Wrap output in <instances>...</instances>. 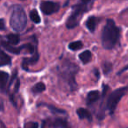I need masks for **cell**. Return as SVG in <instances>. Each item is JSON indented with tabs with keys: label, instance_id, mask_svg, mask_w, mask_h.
<instances>
[{
	"label": "cell",
	"instance_id": "cell-1",
	"mask_svg": "<svg viewBox=\"0 0 128 128\" xmlns=\"http://www.w3.org/2000/svg\"><path fill=\"white\" fill-rule=\"evenodd\" d=\"M120 28L116 26L113 20H107L102 32V45L106 50H110L118 43L120 39Z\"/></svg>",
	"mask_w": 128,
	"mask_h": 128
},
{
	"label": "cell",
	"instance_id": "cell-2",
	"mask_svg": "<svg viewBox=\"0 0 128 128\" xmlns=\"http://www.w3.org/2000/svg\"><path fill=\"white\" fill-rule=\"evenodd\" d=\"M93 6V1H81L72 6V12L68 18L66 22V26L68 29H74L80 23L81 18L84 14L91 9Z\"/></svg>",
	"mask_w": 128,
	"mask_h": 128
},
{
	"label": "cell",
	"instance_id": "cell-3",
	"mask_svg": "<svg viewBox=\"0 0 128 128\" xmlns=\"http://www.w3.org/2000/svg\"><path fill=\"white\" fill-rule=\"evenodd\" d=\"M10 26L17 32H20L26 29L27 26V16L22 6H15L12 7L10 17Z\"/></svg>",
	"mask_w": 128,
	"mask_h": 128
},
{
	"label": "cell",
	"instance_id": "cell-4",
	"mask_svg": "<svg viewBox=\"0 0 128 128\" xmlns=\"http://www.w3.org/2000/svg\"><path fill=\"white\" fill-rule=\"evenodd\" d=\"M78 70L79 68L74 62H71L68 60H64L60 65V67H59V73L64 80L68 82V84L71 87V90L76 88L75 76L78 72Z\"/></svg>",
	"mask_w": 128,
	"mask_h": 128
},
{
	"label": "cell",
	"instance_id": "cell-5",
	"mask_svg": "<svg viewBox=\"0 0 128 128\" xmlns=\"http://www.w3.org/2000/svg\"><path fill=\"white\" fill-rule=\"evenodd\" d=\"M127 91L126 87H121L115 90L112 94L109 96L108 100L106 102V109L110 112V114H113L116 108L118 106V104L121 100V98L126 95Z\"/></svg>",
	"mask_w": 128,
	"mask_h": 128
},
{
	"label": "cell",
	"instance_id": "cell-6",
	"mask_svg": "<svg viewBox=\"0 0 128 128\" xmlns=\"http://www.w3.org/2000/svg\"><path fill=\"white\" fill-rule=\"evenodd\" d=\"M40 10L45 15H52L60 10V4L53 1H42L40 4Z\"/></svg>",
	"mask_w": 128,
	"mask_h": 128
},
{
	"label": "cell",
	"instance_id": "cell-7",
	"mask_svg": "<svg viewBox=\"0 0 128 128\" xmlns=\"http://www.w3.org/2000/svg\"><path fill=\"white\" fill-rule=\"evenodd\" d=\"M98 22H99V18L96 16H90V18H87L85 22V26L87 29L90 32H94L96 30V27L98 26Z\"/></svg>",
	"mask_w": 128,
	"mask_h": 128
},
{
	"label": "cell",
	"instance_id": "cell-8",
	"mask_svg": "<svg viewBox=\"0 0 128 128\" xmlns=\"http://www.w3.org/2000/svg\"><path fill=\"white\" fill-rule=\"evenodd\" d=\"M38 60H39V54H38V53H37L36 54H34V56L31 57V58L24 59V60H22L21 67L26 70V71H28V66H31V65L35 64L36 62H38Z\"/></svg>",
	"mask_w": 128,
	"mask_h": 128
},
{
	"label": "cell",
	"instance_id": "cell-9",
	"mask_svg": "<svg viewBox=\"0 0 128 128\" xmlns=\"http://www.w3.org/2000/svg\"><path fill=\"white\" fill-rule=\"evenodd\" d=\"M100 98V93L98 90H91L88 93L87 98H86V102H87L88 105H90L92 104L96 103L98 101Z\"/></svg>",
	"mask_w": 128,
	"mask_h": 128
},
{
	"label": "cell",
	"instance_id": "cell-10",
	"mask_svg": "<svg viewBox=\"0 0 128 128\" xmlns=\"http://www.w3.org/2000/svg\"><path fill=\"white\" fill-rule=\"evenodd\" d=\"M1 45H2L8 52L13 54H20L21 50L24 49L23 46H20V48H15L14 46H12L11 44H9L8 42H6V41H4V40H1Z\"/></svg>",
	"mask_w": 128,
	"mask_h": 128
},
{
	"label": "cell",
	"instance_id": "cell-11",
	"mask_svg": "<svg viewBox=\"0 0 128 128\" xmlns=\"http://www.w3.org/2000/svg\"><path fill=\"white\" fill-rule=\"evenodd\" d=\"M9 75L4 71H0V92L4 93L6 90V84L9 80Z\"/></svg>",
	"mask_w": 128,
	"mask_h": 128
},
{
	"label": "cell",
	"instance_id": "cell-12",
	"mask_svg": "<svg viewBox=\"0 0 128 128\" xmlns=\"http://www.w3.org/2000/svg\"><path fill=\"white\" fill-rule=\"evenodd\" d=\"M76 114L80 119H88L90 122L92 121V115L91 113L84 108H79L76 110Z\"/></svg>",
	"mask_w": 128,
	"mask_h": 128
},
{
	"label": "cell",
	"instance_id": "cell-13",
	"mask_svg": "<svg viewBox=\"0 0 128 128\" xmlns=\"http://www.w3.org/2000/svg\"><path fill=\"white\" fill-rule=\"evenodd\" d=\"M12 59L8 54H6L1 48H0V67L6 66V65H11Z\"/></svg>",
	"mask_w": 128,
	"mask_h": 128
},
{
	"label": "cell",
	"instance_id": "cell-14",
	"mask_svg": "<svg viewBox=\"0 0 128 128\" xmlns=\"http://www.w3.org/2000/svg\"><path fill=\"white\" fill-rule=\"evenodd\" d=\"M91 58H92V54L90 50H85L79 54V59L84 64H87L88 62H90Z\"/></svg>",
	"mask_w": 128,
	"mask_h": 128
},
{
	"label": "cell",
	"instance_id": "cell-15",
	"mask_svg": "<svg viewBox=\"0 0 128 128\" xmlns=\"http://www.w3.org/2000/svg\"><path fill=\"white\" fill-rule=\"evenodd\" d=\"M6 39L8 40V43L11 44L12 46L18 45L20 42V36L17 34H10L6 36Z\"/></svg>",
	"mask_w": 128,
	"mask_h": 128
},
{
	"label": "cell",
	"instance_id": "cell-16",
	"mask_svg": "<svg viewBox=\"0 0 128 128\" xmlns=\"http://www.w3.org/2000/svg\"><path fill=\"white\" fill-rule=\"evenodd\" d=\"M45 90H46V84L42 82H39L32 86L31 90L34 94H40V93H42L43 91H45Z\"/></svg>",
	"mask_w": 128,
	"mask_h": 128
},
{
	"label": "cell",
	"instance_id": "cell-17",
	"mask_svg": "<svg viewBox=\"0 0 128 128\" xmlns=\"http://www.w3.org/2000/svg\"><path fill=\"white\" fill-rule=\"evenodd\" d=\"M39 105H42V106H45L46 108H48L51 112L53 113H56V114H66V110H62V109H60V108H57V107L54 106L52 104H46V103H42V104H40Z\"/></svg>",
	"mask_w": 128,
	"mask_h": 128
},
{
	"label": "cell",
	"instance_id": "cell-18",
	"mask_svg": "<svg viewBox=\"0 0 128 128\" xmlns=\"http://www.w3.org/2000/svg\"><path fill=\"white\" fill-rule=\"evenodd\" d=\"M29 17H30L31 20L35 24H40L41 21V18L39 15V12H37L36 9H32V11L29 12Z\"/></svg>",
	"mask_w": 128,
	"mask_h": 128
},
{
	"label": "cell",
	"instance_id": "cell-19",
	"mask_svg": "<svg viewBox=\"0 0 128 128\" xmlns=\"http://www.w3.org/2000/svg\"><path fill=\"white\" fill-rule=\"evenodd\" d=\"M54 126L58 128H70L68 122L65 119H62V118L55 119L54 122Z\"/></svg>",
	"mask_w": 128,
	"mask_h": 128
},
{
	"label": "cell",
	"instance_id": "cell-20",
	"mask_svg": "<svg viewBox=\"0 0 128 128\" xmlns=\"http://www.w3.org/2000/svg\"><path fill=\"white\" fill-rule=\"evenodd\" d=\"M82 46H84V44H82V41L76 40V41H73V42L68 44V49L72 50V51H76V50L81 49Z\"/></svg>",
	"mask_w": 128,
	"mask_h": 128
},
{
	"label": "cell",
	"instance_id": "cell-21",
	"mask_svg": "<svg viewBox=\"0 0 128 128\" xmlns=\"http://www.w3.org/2000/svg\"><path fill=\"white\" fill-rule=\"evenodd\" d=\"M103 68H104V74L107 75L109 74L112 70V64L110 62H105L103 65Z\"/></svg>",
	"mask_w": 128,
	"mask_h": 128
},
{
	"label": "cell",
	"instance_id": "cell-22",
	"mask_svg": "<svg viewBox=\"0 0 128 128\" xmlns=\"http://www.w3.org/2000/svg\"><path fill=\"white\" fill-rule=\"evenodd\" d=\"M24 128H39V126L36 122H27L25 124Z\"/></svg>",
	"mask_w": 128,
	"mask_h": 128
},
{
	"label": "cell",
	"instance_id": "cell-23",
	"mask_svg": "<svg viewBox=\"0 0 128 128\" xmlns=\"http://www.w3.org/2000/svg\"><path fill=\"white\" fill-rule=\"evenodd\" d=\"M6 30V23L3 18H0V31Z\"/></svg>",
	"mask_w": 128,
	"mask_h": 128
},
{
	"label": "cell",
	"instance_id": "cell-24",
	"mask_svg": "<svg viewBox=\"0 0 128 128\" xmlns=\"http://www.w3.org/2000/svg\"><path fill=\"white\" fill-rule=\"evenodd\" d=\"M20 79H17V82H16V88H15V89H14V91H15V92H18V88H20Z\"/></svg>",
	"mask_w": 128,
	"mask_h": 128
},
{
	"label": "cell",
	"instance_id": "cell-25",
	"mask_svg": "<svg viewBox=\"0 0 128 128\" xmlns=\"http://www.w3.org/2000/svg\"><path fill=\"white\" fill-rule=\"evenodd\" d=\"M128 70V65H127V66H126V68H123V70H121V71H120V72H119V73H118V75H120V74H122V73H123V72L126 71V70Z\"/></svg>",
	"mask_w": 128,
	"mask_h": 128
},
{
	"label": "cell",
	"instance_id": "cell-26",
	"mask_svg": "<svg viewBox=\"0 0 128 128\" xmlns=\"http://www.w3.org/2000/svg\"><path fill=\"white\" fill-rule=\"evenodd\" d=\"M3 110H4V106H3V104L0 103V112H2Z\"/></svg>",
	"mask_w": 128,
	"mask_h": 128
},
{
	"label": "cell",
	"instance_id": "cell-27",
	"mask_svg": "<svg viewBox=\"0 0 128 128\" xmlns=\"http://www.w3.org/2000/svg\"><path fill=\"white\" fill-rule=\"evenodd\" d=\"M0 124H2V128H6V126H4V123L2 122V121L0 120Z\"/></svg>",
	"mask_w": 128,
	"mask_h": 128
},
{
	"label": "cell",
	"instance_id": "cell-28",
	"mask_svg": "<svg viewBox=\"0 0 128 128\" xmlns=\"http://www.w3.org/2000/svg\"><path fill=\"white\" fill-rule=\"evenodd\" d=\"M42 128H45V122L42 123Z\"/></svg>",
	"mask_w": 128,
	"mask_h": 128
}]
</instances>
